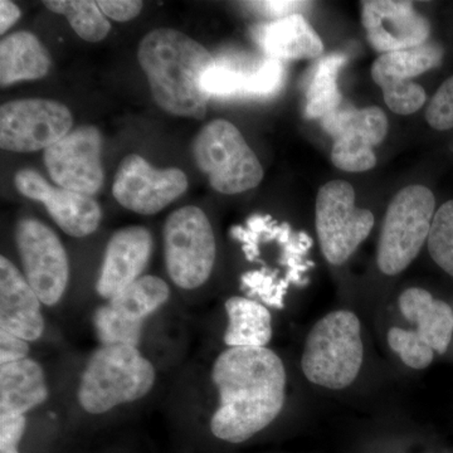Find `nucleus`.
I'll use <instances>...</instances> for the list:
<instances>
[{"mask_svg":"<svg viewBox=\"0 0 453 453\" xmlns=\"http://www.w3.org/2000/svg\"><path fill=\"white\" fill-rule=\"evenodd\" d=\"M211 380L219 401L210 429L220 441L246 442L281 413L288 377L271 349H226L211 365Z\"/></svg>","mask_w":453,"mask_h":453,"instance_id":"f257e3e1","label":"nucleus"},{"mask_svg":"<svg viewBox=\"0 0 453 453\" xmlns=\"http://www.w3.org/2000/svg\"><path fill=\"white\" fill-rule=\"evenodd\" d=\"M138 61L164 111L196 120L205 118L211 96L202 80L216 59L204 46L175 29H155L140 42Z\"/></svg>","mask_w":453,"mask_h":453,"instance_id":"f03ea898","label":"nucleus"},{"mask_svg":"<svg viewBox=\"0 0 453 453\" xmlns=\"http://www.w3.org/2000/svg\"><path fill=\"white\" fill-rule=\"evenodd\" d=\"M157 380V368L140 348L100 345L80 377L77 403L89 416H103L144 399Z\"/></svg>","mask_w":453,"mask_h":453,"instance_id":"7ed1b4c3","label":"nucleus"},{"mask_svg":"<svg viewBox=\"0 0 453 453\" xmlns=\"http://www.w3.org/2000/svg\"><path fill=\"white\" fill-rule=\"evenodd\" d=\"M365 348L359 319L348 310L330 312L315 324L306 339L301 368L309 381L344 389L357 380Z\"/></svg>","mask_w":453,"mask_h":453,"instance_id":"20e7f679","label":"nucleus"},{"mask_svg":"<svg viewBox=\"0 0 453 453\" xmlns=\"http://www.w3.org/2000/svg\"><path fill=\"white\" fill-rule=\"evenodd\" d=\"M196 166L222 195H240L264 179V168L241 131L232 122L217 119L205 125L193 144Z\"/></svg>","mask_w":453,"mask_h":453,"instance_id":"39448f33","label":"nucleus"},{"mask_svg":"<svg viewBox=\"0 0 453 453\" xmlns=\"http://www.w3.org/2000/svg\"><path fill=\"white\" fill-rule=\"evenodd\" d=\"M164 261L169 279L180 290L202 288L213 273L216 237L207 214L187 205L173 211L163 229Z\"/></svg>","mask_w":453,"mask_h":453,"instance_id":"423d86ee","label":"nucleus"},{"mask_svg":"<svg viewBox=\"0 0 453 453\" xmlns=\"http://www.w3.org/2000/svg\"><path fill=\"white\" fill-rule=\"evenodd\" d=\"M436 199L427 187H405L390 202L378 243L377 264L384 275L404 271L428 241Z\"/></svg>","mask_w":453,"mask_h":453,"instance_id":"0eeeda50","label":"nucleus"},{"mask_svg":"<svg viewBox=\"0 0 453 453\" xmlns=\"http://www.w3.org/2000/svg\"><path fill=\"white\" fill-rule=\"evenodd\" d=\"M399 310L414 330L392 327L390 349L412 369H425L434 353L445 354L453 334V312L445 301L434 299L425 288H412L399 296Z\"/></svg>","mask_w":453,"mask_h":453,"instance_id":"6e6552de","label":"nucleus"},{"mask_svg":"<svg viewBox=\"0 0 453 453\" xmlns=\"http://www.w3.org/2000/svg\"><path fill=\"white\" fill-rule=\"evenodd\" d=\"M169 299L168 283L157 276H142L95 310L92 326L98 344L140 348L146 323Z\"/></svg>","mask_w":453,"mask_h":453,"instance_id":"1a4fd4ad","label":"nucleus"},{"mask_svg":"<svg viewBox=\"0 0 453 453\" xmlns=\"http://www.w3.org/2000/svg\"><path fill=\"white\" fill-rule=\"evenodd\" d=\"M315 214L321 251L335 266L357 251L374 226L372 211L357 207L354 188L344 180L329 181L320 188Z\"/></svg>","mask_w":453,"mask_h":453,"instance_id":"9d476101","label":"nucleus"},{"mask_svg":"<svg viewBox=\"0 0 453 453\" xmlns=\"http://www.w3.org/2000/svg\"><path fill=\"white\" fill-rule=\"evenodd\" d=\"M22 273L47 308L64 299L70 282V262L62 241L50 226L26 217L14 229Z\"/></svg>","mask_w":453,"mask_h":453,"instance_id":"9b49d317","label":"nucleus"},{"mask_svg":"<svg viewBox=\"0 0 453 453\" xmlns=\"http://www.w3.org/2000/svg\"><path fill=\"white\" fill-rule=\"evenodd\" d=\"M73 127L68 107L47 98H23L0 107V146L13 153L46 150Z\"/></svg>","mask_w":453,"mask_h":453,"instance_id":"f8f14e48","label":"nucleus"},{"mask_svg":"<svg viewBox=\"0 0 453 453\" xmlns=\"http://www.w3.org/2000/svg\"><path fill=\"white\" fill-rule=\"evenodd\" d=\"M333 136L332 162L349 173H362L377 164L374 148L388 133V119L380 107L342 106L320 119Z\"/></svg>","mask_w":453,"mask_h":453,"instance_id":"ddd939ff","label":"nucleus"},{"mask_svg":"<svg viewBox=\"0 0 453 453\" xmlns=\"http://www.w3.org/2000/svg\"><path fill=\"white\" fill-rule=\"evenodd\" d=\"M188 189V178L178 168L157 169L138 154L119 164L112 195L122 207L142 216H154Z\"/></svg>","mask_w":453,"mask_h":453,"instance_id":"4468645a","label":"nucleus"},{"mask_svg":"<svg viewBox=\"0 0 453 453\" xmlns=\"http://www.w3.org/2000/svg\"><path fill=\"white\" fill-rule=\"evenodd\" d=\"M101 151L100 130L82 125L44 150V165L57 186L92 196L100 192L105 179Z\"/></svg>","mask_w":453,"mask_h":453,"instance_id":"2eb2a0df","label":"nucleus"},{"mask_svg":"<svg viewBox=\"0 0 453 453\" xmlns=\"http://www.w3.org/2000/svg\"><path fill=\"white\" fill-rule=\"evenodd\" d=\"M442 58L443 50L434 43L378 57L372 65V77L383 91L387 106L398 115L418 111L427 95L412 80L438 67Z\"/></svg>","mask_w":453,"mask_h":453,"instance_id":"dca6fc26","label":"nucleus"},{"mask_svg":"<svg viewBox=\"0 0 453 453\" xmlns=\"http://www.w3.org/2000/svg\"><path fill=\"white\" fill-rule=\"evenodd\" d=\"M14 186L26 198L41 202L56 225L71 237H88L97 231L103 219L100 205L92 196L50 186L35 170H19Z\"/></svg>","mask_w":453,"mask_h":453,"instance_id":"f3484780","label":"nucleus"},{"mask_svg":"<svg viewBox=\"0 0 453 453\" xmlns=\"http://www.w3.org/2000/svg\"><path fill=\"white\" fill-rule=\"evenodd\" d=\"M362 8L366 37L377 52L386 55L427 43L431 27L412 3L368 0L362 2Z\"/></svg>","mask_w":453,"mask_h":453,"instance_id":"a211bd4d","label":"nucleus"},{"mask_svg":"<svg viewBox=\"0 0 453 453\" xmlns=\"http://www.w3.org/2000/svg\"><path fill=\"white\" fill-rule=\"evenodd\" d=\"M154 240L150 231L142 226L119 229L110 238L97 277L96 292L104 301L112 299L144 275Z\"/></svg>","mask_w":453,"mask_h":453,"instance_id":"6ab92c4d","label":"nucleus"},{"mask_svg":"<svg viewBox=\"0 0 453 453\" xmlns=\"http://www.w3.org/2000/svg\"><path fill=\"white\" fill-rule=\"evenodd\" d=\"M43 303L29 285L22 270L11 259L0 257V332L28 342L42 339L46 332Z\"/></svg>","mask_w":453,"mask_h":453,"instance_id":"aec40b11","label":"nucleus"},{"mask_svg":"<svg viewBox=\"0 0 453 453\" xmlns=\"http://www.w3.org/2000/svg\"><path fill=\"white\" fill-rule=\"evenodd\" d=\"M283 80V65L279 59H261L257 64L235 65L223 58L216 61L202 80L210 96H268L275 94Z\"/></svg>","mask_w":453,"mask_h":453,"instance_id":"412c9836","label":"nucleus"},{"mask_svg":"<svg viewBox=\"0 0 453 453\" xmlns=\"http://www.w3.org/2000/svg\"><path fill=\"white\" fill-rule=\"evenodd\" d=\"M49 398V378L38 360L29 357L0 365V416L27 417Z\"/></svg>","mask_w":453,"mask_h":453,"instance_id":"4be33fe9","label":"nucleus"},{"mask_svg":"<svg viewBox=\"0 0 453 453\" xmlns=\"http://www.w3.org/2000/svg\"><path fill=\"white\" fill-rule=\"evenodd\" d=\"M253 38L273 59H305L323 55V41L303 14L280 18L256 27Z\"/></svg>","mask_w":453,"mask_h":453,"instance_id":"5701e85b","label":"nucleus"},{"mask_svg":"<svg viewBox=\"0 0 453 453\" xmlns=\"http://www.w3.org/2000/svg\"><path fill=\"white\" fill-rule=\"evenodd\" d=\"M50 56L46 47L31 32L7 35L0 43V85L42 79L49 73Z\"/></svg>","mask_w":453,"mask_h":453,"instance_id":"b1692460","label":"nucleus"},{"mask_svg":"<svg viewBox=\"0 0 453 453\" xmlns=\"http://www.w3.org/2000/svg\"><path fill=\"white\" fill-rule=\"evenodd\" d=\"M225 344L228 348H267L273 339V316L266 306L234 296L225 303Z\"/></svg>","mask_w":453,"mask_h":453,"instance_id":"393cba45","label":"nucleus"},{"mask_svg":"<svg viewBox=\"0 0 453 453\" xmlns=\"http://www.w3.org/2000/svg\"><path fill=\"white\" fill-rule=\"evenodd\" d=\"M347 57L332 55L324 57L316 65L306 92V115L310 119H323L327 113L342 105V96L338 88L340 68Z\"/></svg>","mask_w":453,"mask_h":453,"instance_id":"a878e982","label":"nucleus"},{"mask_svg":"<svg viewBox=\"0 0 453 453\" xmlns=\"http://www.w3.org/2000/svg\"><path fill=\"white\" fill-rule=\"evenodd\" d=\"M47 9L67 18L68 23L83 41L97 43L105 40L111 25L97 2L92 0H47Z\"/></svg>","mask_w":453,"mask_h":453,"instance_id":"bb28decb","label":"nucleus"},{"mask_svg":"<svg viewBox=\"0 0 453 453\" xmlns=\"http://www.w3.org/2000/svg\"><path fill=\"white\" fill-rule=\"evenodd\" d=\"M428 250L438 266L453 277V201L441 205L434 214Z\"/></svg>","mask_w":453,"mask_h":453,"instance_id":"cd10ccee","label":"nucleus"},{"mask_svg":"<svg viewBox=\"0 0 453 453\" xmlns=\"http://www.w3.org/2000/svg\"><path fill=\"white\" fill-rule=\"evenodd\" d=\"M426 120L434 129L445 131L453 127V76L447 79L434 96L426 111Z\"/></svg>","mask_w":453,"mask_h":453,"instance_id":"c85d7f7f","label":"nucleus"},{"mask_svg":"<svg viewBox=\"0 0 453 453\" xmlns=\"http://www.w3.org/2000/svg\"><path fill=\"white\" fill-rule=\"evenodd\" d=\"M28 427V417L0 416V453H22L20 442Z\"/></svg>","mask_w":453,"mask_h":453,"instance_id":"c756f323","label":"nucleus"},{"mask_svg":"<svg viewBox=\"0 0 453 453\" xmlns=\"http://www.w3.org/2000/svg\"><path fill=\"white\" fill-rule=\"evenodd\" d=\"M106 18L116 22H129L139 16L144 3L136 0H100L97 2Z\"/></svg>","mask_w":453,"mask_h":453,"instance_id":"7c9ffc66","label":"nucleus"},{"mask_svg":"<svg viewBox=\"0 0 453 453\" xmlns=\"http://www.w3.org/2000/svg\"><path fill=\"white\" fill-rule=\"evenodd\" d=\"M29 353H31V342L12 334L0 332V365L27 359L29 357Z\"/></svg>","mask_w":453,"mask_h":453,"instance_id":"2f4dec72","label":"nucleus"},{"mask_svg":"<svg viewBox=\"0 0 453 453\" xmlns=\"http://www.w3.org/2000/svg\"><path fill=\"white\" fill-rule=\"evenodd\" d=\"M256 11L266 14L268 17L285 18L292 14H300L299 11L305 8L308 3L305 2H253L249 3Z\"/></svg>","mask_w":453,"mask_h":453,"instance_id":"473e14b6","label":"nucleus"},{"mask_svg":"<svg viewBox=\"0 0 453 453\" xmlns=\"http://www.w3.org/2000/svg\"><path fill=\"white\" fill-rule=\"evenodd\" d=\"M20 16L22 13L17 4L9 0H2L0 2V33L4 35L19 19Z\"/></svg>","mask_w":453,"mask_h":453,"instance_id":"72a5a7b5","label":"nucleus"}]
</instances>
